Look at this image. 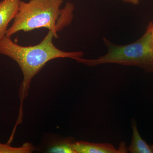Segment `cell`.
Here are the masks:
<instances>
[{
    "label": "cell",
    "instance_id": "52a82bcc",
    "mask_svg": "<svg viewBox=\"0 0 153 153\" xmlns=\"http://www.w3.org/2000/svg\"><path fill=\"white\" fill-rule=\"evenodd\" d=\"M35 150L34 146L29 143H25L20 147L11 146L10 144L0 143V153H30Z\"/></svg>",
    "mask_w": 153,
    "mask_h": 153
},
{
    "label": "cell",
    "instance_id": "6da1fadb",
    "mask_svg": "<svg viewBox=\"0 0 153 153\" xmlns=\"http://www.w3.org/2000/svg\"><path fill=\"white\" fill-rule=\"evenodd\" d=\"M54 34L49 31L39 44L35 46H22L5 37L0 40V54L7 56L16 61L23 75L19 91L20 107L16 123L23 120V103L27 97L32 79L50 60L59 58H70L77 60L82 58L83 52H67L57 48L53 44Z\"/></svg>",
    "mask_w": 153,
    "mask_h": 153
},
{
    "label": "cell",
    "instance_id": "3957f363",
    "mask_svg": "<svg viewBox=\"0 0 153 153\" xmlns=\"http://www.w3.org/2000/svg\"><path fill=\"white\" fill-rule=\"evenodd\" d=\"M103 41L108 49L106 55L96 59L81 58L77 62L88 66L106 63L137 66L146 72H153V42L148 26L145 34L131 44L117 45L105 38Z\"/></svg>",
    "mask_w": 153,
    "mask_h": 153
},
{
    "label": "cell",
    "instance_id": "9c48e42d",
    "mask_svg": "<svg viewBox=\"0 0 153 153\" xmlns=\"http://www.w3.org/2000/svg\"><path fill=\"white\" fill-rule=\"evenodd\" d=\"M125 3H129L133 5H138L139 4L140 0H122Z\"/></svg>",
    "mask_w": 153,
    "mask_h": 153
},
{
    "label": "cell",
    "instance_id": "7a4b0ae2",
    "mask_svg": "<svg viewBox=\"0 0 153 153\" xmlns=\"http://www.w3.org/2000/svg\"><path fill=\"white\" fill-rule=\"evenodd\" d=\"M63 2V0H30L27 2L21 1L6 37L11 38L21 31L28 32L45 28L58 39V32L70 25L74 16V4L67 2L61 9Z\"/></svg>",
    "mask_w": 153,
    "mask_h": 153
},
{
    "label": "cell",
    "instance_id": "30bf717a",
    "mask_svg": "<svg viewBox=\"0 0 153 153\" xmlns=\"http://www.w3.org/2000/svg\"><path fill=\"white\" fill-rule=\"evenodd\" d=\"M148 27H149L150 29L151 36H152V40L153 42V23L152 22H150L148 25Z\"/></svg>",
    "mask_w": 153,
    "mask_h": 153
},
{
    "label": "cell",
    "instance_id": "277c9868",
    "mask_svg": "<svg viewBox=\"0 0 153 153\" xmlns=\"http://www.w3.org/2000/svg\"><path fill=\"white\" fill-rule=\"evenodd\" d=\"M72 146L76 153H127L126 143L124 142L120 143L118 149L111 144L97 143L86 141L74 142Z\"/></svg>",
    "mask_w": 153,
    "mask_h": 153
},
{
    "label": "cell",
    "instance_id": "ba28073f",
    "mask_svg": "<svg viewBox=\"0 0 153 153\" xmlns=\"http://www.w3.org/2000/svg\"><path fill=\"white\" fill-rule=\"evenodd\" d=\"M71 140H67L58 143L49 149L48 152L53 153H76L73 149Z\"/></svg>",
    "mask_w": 153,
    "mask_h": 153
},
{
    "label": "cell",
    "instance_id": "5b68a950",
    "mask_svg": "<svg viewBox=\"0 0 153 153\" xmlns=\"http://www.w3.org/2000/svg\"><path fill=\"white\" fill-rule=\"evenodd\" d=\"M22 0H2L0 2V40L5 37L9 23L19 10Z\"/></svg>",
    "mask_w": 153,
    "mask_h": 153
},
{
    "label": "cell",
    "instance_id": "8992f818",
    "mask_svg": "<svg viewBox=\"0 0 153 153\" xmlns=\"http://www.w3.org/2000/svg\"><path fill=\"white\" fill-rule=\"evenodd\" d=\"M132 137L128 151L131 153H152L153 145H149L143 139L138 131L136 121L134 119L131 120Z\"/></svg>",
    "mask_w": 153,
    "mask_h": 153
}]
</instances>
